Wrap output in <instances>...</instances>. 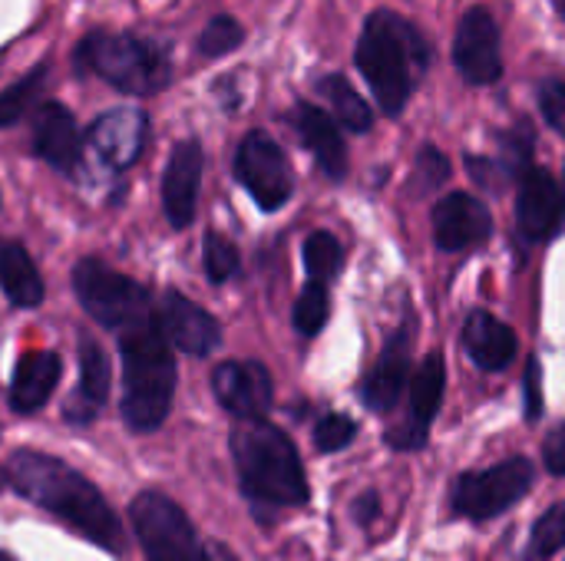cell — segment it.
Returning <instances> with one entry per match:
<instances>
[{"label":"cell","mask_w":565,"mask_h":561,"mask_svg":"<svg viewBox=\"0 0 565 561\" xmlns=\"http://www.w3.org/2000/svg\"><path fill=\"white\" fill-rule=\"evenodd\" d=\"M212 393L235 420H258L271 410L275 384L258 360H225L212 370Z\"/></svg>","instance_id":"8fae6325"},{"label":"cell","mask_w":565,"mask_h":561,"mask_svg":"<svg viewBox=\"0 0 565 561\" xmlns=\"http://www.w3.org/2000/svg\"><path fill=\"white\" fill-rule=\"evenodd\" d=\"M129 529L146 561H215L185 509L159 489H146L129 503Z\"/></svg>","instance_id":"52a82bcc"},{"label":"cell","mask_w":565,"mask_h":561,"mask_svg":"<svg viewBox=\"0 0 565 561\" xmlns=\"http://www.w3.org/2000/svg\"><path fill=\"white\" fill-rule=\"evenodd\" d=\"M73 66L106 79L129 96H156L172 83V63L166 50L136 33L93 30L73 50Z\"/></svg>","instance_id":"5b68a950"},{"label":"cell","mask_w":565,"mask_h":561,"mask_svg":"<svg viewBox=\"0 0 565 561\" xmlns=\"http://www.w3.org/2000/svg\"><path fill=\"white\" fill-rule=\"evenodd\" d=\"M328 314H331V301H328L324 281L305 284L301 294H298V301H295V311H291L295 331L305 334V337H315V334H321V327L328 324Z\"/></svg>","instance_id":"f1b7e54d"},{"label":"cell","mask_w":565,"mask_h":561,"mask_svg":"<svg viewBox=\"0 0 565 561\" xmlns=\"http://www.w3.org/2000/svg\"><path fill=\"white\" fill-rule=\"evenodd\" d=\"M490 235L493 215L480 198L467 192H450L434 205V241L440 251H467L483 245Z\"/></svg>","instance_id":"2e32d148"},{"label":"cell","mask_w":565,"mask_h":561,"mask_svg":"<svg viewBox=\"0 0 565 561\" xmlns=\"http://www.w3.org/2000/svg\"><path fill=\"white\" fill-rule=\"evenodd\" d=\"M63 374V360L53 350H30L17 360L13 380H10V410L13 413H36L50 403L56 384Z\"/></svg>","instance_id":"44dd1931"},{"label":"cell","mask_w":565,"mask_h":561,"mask_svg":"<svg viewBox=\"0 0 565 561\" xmlns=\"http://www.w3.org/2000/svg\"><path fill=\"white\" fill-rule=\"evenodd\" d=\"M354 436H358V427H354V420L344 417V413H328V417H321L318 427H315V446H318L321 453H341L344 446H351Z\"/></svg>","instance_id":"836d02e7"},{"label":"cell","mask_w":565,"mask_h":561,"mask_svg":"<svg viewBox=\"0 0 565 561\" xmlns=\"http://www.w3.org/2000/svg\"><path fill=\"white\" fill-rule=\"evenodd\" d=\"M533 479H536V466L526 456L507 460V463L483 470V473H467L457 479L454 509L473 522L497 519L500 513L516 506L533 489Z\"/></svg>","instance_id":"ba28073f"},{"label":"cell","mask_w":565,"mask_h":561,"mask_svg":"<svg viewBox=\"0 0 565 561\" xmlns=\"http://www.w3.org/2000/svg\"><path fill=\"white\" fill-rule=\"evenodd\" d=\"M238 248L218 235V231H209L205 235V245H202V265H205V274L212 284H225L235 271H238Z\"/></svg>","instance_id":"d6a6232c"},{"label":"cell","mask_w":565,"mask_h":561,"mask_svg":"<svg viewBox=\"0 0 565 561\" xmlns=\"http://www.w3.org/2000/svg\"><path fill=\"white\" fill-rule=\"evenodd\" d=\"M450 179V162L447 155L437 149V145H420L417 159H414V169H411V179H407V192L414 198H424L427 192L440 188L444 182Z\"/></svg>","instance_id":"f546056e"},{"label":"cell","mask_w":565,"mask_h":561,"mask_svg":"<svg viewBox=\"0 0 565 561\" xmlns=\"http://www.w3.org/2000/svg\"><path fill=\"white\" fill-rule=\"evenodd\" d=\"M46 76H50V66L46 63H36L23 79H17L13 86H7L0 93V129L7 126H17L40 99L43 86H46Z\"/></svg>","instance_id":"484cf974"},{"label":"cell","mask_w":565,"mask_h":561,"mask_svg":"<svg viewBox=\"0 0 565 561\" xmlns=\"http://www.w3.org/2000/svg\"><path fill=\"white\" fill-rule=\"evenodd\" d=\"M73 291L83 311L113 334L139 327L156 317V301L149 288L136 278L119 274L99 258H79L73 268Z\"/></svg>","instance_id":"8992f818"},{"label":"cell","mask_w":565,"mask_h":561,"mask_svg":"<svg viewBox=\"0 0 565 561\" xmlns=\"http://www.w3.org/2000/svg\"><path fill=\"white\" fill-rule=\"evenodd\" d=\"M523 393H526V420L536 423L543 417V367L533 357L526 364V377H523Z\"/></svg>","instance_id":"8d00e7d4"},{"label":"cell","mask_w":565,"mask_h":561,"mask_svg":"<svg viewBox=\"0 0 565 561\" xmlns=\"http://www.w3.org/2000/svg\"><path fill=\"white\" fill-rule=\"evenodd\" d=\"M321 96L331 103L334 116L351 129V132H367L374 126V109L361 99V93H354V86L344 76H324L318 83Z\"/></svg>","instance_id":"d4e9b609"},{"label":"cell","mask_w":565,"mask_h":561,"mask_svg":"<svg viewBox=\"0 0 565 561\" xmlns=\"http://www.w3.org/2000/svg\"><path fill=\"white\" fill-rule=\"evenodd\" d=\"M235 179L255 198L262 212H278L291 198V169L285 149L268 132H248L235 152Z\"/></svg>","instance_id":"9c48e42d"},{"label":"cell","mask_w":565,"mask_h":561,"mask_svg":"<svg viewBox=\"0 0 565 561\" xmlns=\"http://www.w3.org/2000/svg\"><path fill=\"white\" fill-rule=\"evenodd\" d=\"M242 43H245V26L235 17L222 13V17H212L205 23V30L199 36V56L215 60V56H225V53L238 50Z\"/></svg>","instance_id":"1f68e13d"},{"label":"cell","mask_w":565,"mask_h":561,"mask_svg":"<svg viewBox=\"0 0 565 561\" xmlns=\"http://www.w3.org/2000/svg\"><path fill=\"white\" fill-rule=\"evenodd\" d=\"M202 169L205 155L195 139L175 142L169 165L162 172V208L172 228H189L195 218V202H199V185H202Z\"/></svg>","instance_id":"e0dca14e"},{"label":"cell","mask_w":565,"mask_h":561,"mask_svg":"<svg viewBox=\"0 0 565 561\" xmlns=\"http://www.w3.org/2000/svg\"><path fill=\"white\" fill-rule=\"evenodd\" d=\"M411 344H414V327L401 324L397 334L387 341L377 367L367 374L361 397L374 413H391L397 407V400L404 397L407 387V374H411Z\"/></svg>","instance_id":"d6986e66"},{"label":"cell","mask_w":565,"mask_h":561,"mask_svg":"<svg viewBox=\"0 0 565 561\" xmlns=\"http://www.w3.org/2000/svg\"><path fill=\"white\" fill-rule=\"evenodd\" d=\"M3 470H7L10 489L20 499L33 503L36 509H43L50 519H56L63 529L86 539L89 546L109 555H122L126 549L122 519L79 470L36 450L10 453Z\"/></svg>","instance_id":"6da1fadb"},{"label":"cell","mask_w":565,"mask_h":561,"mask_svg":"<svg viewBox=\"0 0 565 561\" xmlns=\"http://www.w3.org/2000/svg\"><path fill=\"white\" fill-rule=\"evenodd\" d=\"M444 390H447L444 354H427L420 360L417 374L411 377V420L387 433L394 450H420L427 443V430H430L434 417L440 413Z\"/></svg>","instance_id":"9a60e30c"},{"label":"cell","mask_w":565,"mask_h":561,"mask_svg":"<svg viewBox=\"0 0 565 561\" xmlns=\"http://www.w3.org/2000/svg\"><path fill=\"white\" fill-rule=\"evenodd\" d=\"M0 561H17V559H13L10 552H0Z\"/></svg>","instance_id":"60d3db41"},{"label":"cell","mask_w":565,"mask_h":561,"mask_svg":"<svg viewBox=\"0 0 565 561\" xmlns=\"http://www.w3.org/2000/svg\"><path fill=\"white\" fill-rule=\"evenodd\" d=\"M156 321H159V331L166 334V341L189 357H209L222 344L218 321L205 308H199L195 301H189L185 294H179L172 288L159 298Z\"/></svg>","instance_id":"4fadbf2b"},{"label":"cell","mask_w":565,"mask_h":561,"mask_svg":"<svg viewBox=\"0 0 565 561\" xmlns=\"http://www.w3.org/2000/svg\"><path fill=\"white\" fill-rule=\"evenodd\" d=\"M295 126H298V136L301 142L311 149V155L318 159L321 172L334 182H341L348 175V145L341 139V129L338 122L318 109L315 103H298L295 106Z\"/></svg>","instance_id":"7402d4cb"},{"label":"cell","mask_w":565,"mask_h":561,"mask_svg":"<svg viewBox=\"0 0 565 561\" xmlns=\"http://www.w3.org/2000/svg\"><path fill=\"white\" fill-rule=\"evenodd\" d=\"M354 63L367 79L381 112L394 119L411 103L414 79L427 69L430 50L414 23H407L394 10H374L361 30Z\"/></svg>","instance_id":"3957f363"},{"label":"cell","mask_w":565,"mask_h":561,"mask_svg":"<svg viewBox=\"0 0 565 561\" xmlns=\"http://www.w3.org/2000/svg\"><path fill=\"white\" fill-rule=\"evenodd\" d=\"M344 265V248L331 231H311L305 241V268L311 274V281H331L338 278Z\"/></svg>","instance_id":"83f0119b"},{"label":"cell","mask_w":565,"mask_h":561,"mask_svg":"<svg viewBox=\"0 0 565 561\" xmlns=\"http://www.w3.org/2000/svg\"><path fill=\"white\" fill-rule=\"evenodd\" d=\"M536 99H540L543 119H546L556 132H563L565 136V83H559V79H546V83L540 86Z\"/></svg>","instance_id":"e575fe53"},{"label":"cell","mask_w":565,"mask_h":561,"mask_svg":"<svg viewBox=\"0 0 565 561\" xmlns=\"http://www.w3.org/2000/svg\"><path fill=\"white\" fill-rule=\"evenodd\" d=\"M559 13H563V17H565V0H559Z\"/></svg>","instance_id":"b9f144b4"},{"label":"cell","mask_w":565,"mask_h":561,"mask_svg":"<svg viewBox=\"0 0 565 561\" xmlns=\"http://www.w3.org/2000/svg\"><path fill=\"white\" fill-rule=\"evenodd\" d=\"M516 222L526 241L543 245L556 238L565 225V188L546 172V169H530L520 179V195H516Z\"/></svg>","instance_id":"5bb4252c"},{"label":"cell","mask_w":565,"mask_h":561,"mask_svg":"<svg viewBox=\"0 0 565 561\" xmlns=\"http://www.w3.org/2000/svg\"><path fill=\"white\" fill-rule=\"evenodd\" d=\"M559 549H565V503H556V506L533 526L526 559L546 561L553 559Z\"/></svg>","instance_id":"4dcf8cb0"},{"label":"cell","mask_w":565,"mask_h":561,"mask_svg":"<svg viewBox=\"0 0 565 561\" xmlns=\"http://www.w3.org/2000/svg\"><path fill=\"white\" fill-rule=\"evenodd\" d=\"M377 513H381V499H377V493H364V496L354 503V519H358L361 526H371V522L377 519Z\"/></svg>","instance_id":"f35d334b"},{"label":"cell","mask_w":565,"mask_h":561,"mask_svg":"<svg viewBox=\"0 0 565 561\" xmlns=\"http://www.w3.org/2000/svg\"><path fill=\"white\" fill-rule=\"evenodd\" d=\"M3 486H10V483H7V470H0V489H3Z\"/></svg>","instance_id":"ab89813d"},{"label":"cell","mask_w":565,"mask_h":561,"mask_svg":"<svg viewBox=\"0 0 565 561\" xmlns=\"http://www.w3.org/2000/svg\"><path fill=\"white\" fill-rule=\"evenodd\" d=\"M533 149H536V136L530 119H520L516 129L500 136V165L510 179H523L533 169Z\"/></svg>","instance_id":"4316f807"},{"label":"cell","mask_w":565,"mask_h":561,"mask_svg":"<svg viewBox=\"0 0 565 561\" xmlns=\"http://www.w3.org/2000/svg\"><path fill=\"white\" fill-rule=\"evenodd\" d=\"M0 288L10 298L13 308H36L43 304V278L30 258V251L20 241L0 238Z\"/></svg>","instance_id":"cb8c5ba5"},{"label":"cell","mask_w":565,"mask_h":561,"mask_svg":"<svg viewBox=\"0 0 565 561\" xmlns=\"http://www.w3.org/2000/svg\"><path fill=\"white\" fill-rule=\"evenodd\" d=\"M467 172L473 175V182L490 185L493 192H503L510 185V175L503 172V165L497 159H483V155H467Z\"/></svg>","instance_id":"d590c367"},{"label":"cell","mask_w":565,"mask_h":561,"mask_svg":"<svg viewBox=\"0 0 565 561\" xmlns=\"http://www.w3.org/2000/svg\"><path fill=\"white\" fill-rule=\"evenodd\" d=\"M463 347L480 370H507L516 357V334L490 311H473L463 324Z\"/></svg>","instance_id":"603a6c76"},{"label":"cell","mask_w":565,"mask_h":561,"mask_svg":"<svg viewBox=\"0 0 565 561\" xmlns=\"http://www.w3.org/2000/svg\"><path fill=\"white\" fill-rule=\"evenodd\" d=\"M109 384H113V370H109L106 350L93 337H83L79 341V390L66 400L63 420L73 427H89L109 400Z\"/></svg>","instance_id":"ffe728a7"},{"label":"cell","mask_w":565,"mask_h":561,"mask_svg":"<svg viewBox=\"0 0 565 561\" xmlns=\"http://www.w3.org/2000/svg\"><path fill=\"white\" fill-rule=\"evenodd\" d=\"M228 450L235 460L242 496L252 503L258 519L308 503V476L285 430H278L265 417L238 420L232 427Z\"/></svg>","instance_id":"7a4b0ae2"},{"label":"cell","mask_w":565,"mask_h":561,"mask_svg":"<svg viewBox=\"0 0 565 561\" xmlns=\"http://www.w3.org/2000/svg\"><path fill=\"white\" fill-rule=\"evenodd\" d=\"M146 132H149V116L142 109H109L89 126L86 152L106 172H126L139 159L146 145Z\"/></svg>","instance_id":"7c38bea8"},{"label":"cell","mask_w":565,"mask_h":561,"mask_svg":"<svg viewBox=\"0 0 565 561\" xmlns=\"http://www.w3.org/2000/svg\"><path fill=\"white\" fill-rule=\"evenodd\" d=\"M116 341L122 354V423L132 433H156L175 400V347L156 317L116 334Z\"/></svg>","instance_id":"277c9868"},{"label":"cell","mask_w":565,"mask_h":561,"mask_svg":"<svg viewBox=\"0 0 565 561\" xmlns=\"http://www.w3.org/2000/svg\"><path fill=\"white\" fill-rule=\"evenodd\" d=\"M543 463L553 476H565V430L550 433V440L543 446Z\"/></svg>","instance_id":"74e56055"},{"label":"cell","mask_w":565,"mask_h":561,"mask_svg":"<svg viewBox=\"0 0 565 561\" xmlns=\"http://www.w3.org/2000/svg\"><path fill=\"white\" fill-rule=\"evenodd\" d=\"M454 66L470 86H490L503 76L500 56V26L487 7H470L460 17L454 36Z\"/></svg>","instance_id":"30bf717a"},{"label":"cell","mask_w":565,"mask_h":561,"mask_svg":"<svg viewBox=\"0 0 565 561\" xmlns=\"http://www.w3.org/2000/svg\"><path fill=\"white\" fill-rule=\"evenodd\" d=\"M33 152L56 172L73 175L83 162L86 139L76 129L73 112L63 103H43L33 119Z\"/></svg>","instance_id":"ac0fdd59"}]
</instances>
